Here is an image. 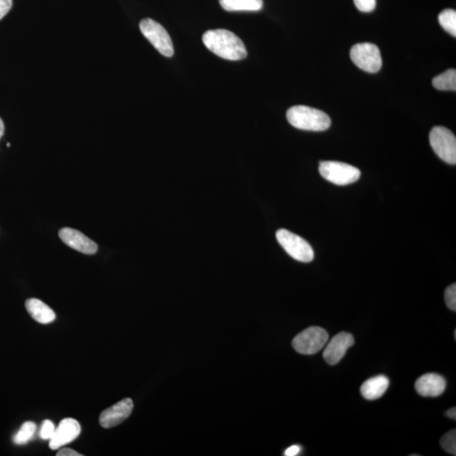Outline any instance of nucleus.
Returning a JSON list of instances; mask_svg holds the SVG:
<instances>
[{
  "label": "nucleus",
  "mask_w": 456,
  "mask_h": 456,
  "mask_svg": "<svg viewBox=\"0 0 456 456\" xmlns=\"http://www.w3.org/2000/svg\"><path fill=\"white\" fill-rule=\"evenodd\" d=\"M202 40L210 51L224 60L238 61L247 56V49L243 41L230 30H209L204 33Z\"/></svg>",
  "instance_id": "nucleus-1"
},
{
  "label": "nucleus",
  "mask_w": 456,
  "mask_h": 456,
  "mask_svg": "<svg viewBox=\"0 0 456 456\" xmlns=\"http://www.w3.org/2000/svg\"><path fill=\"white\" fill-rule=\"evenodd\" d=\"M287 119L293 127L309 131H324L331 127L329 115L310 107L299 105L289 108Z\"/></svg>",
  "instance_id": "nucleus-2"
},
{
  "label": "nucleus",
  "mask_w": 456,
  "mask_h": 456,
  "mask_svg": "<svg viewBox=\"0 0 456 456\" xmlns=\"http://www.w3.org/2000/svg\"><path fill=\"white\" fill-rule=\"evenodd\" d=\"M319 170L324 179L340 186L355 183L361 176L359 169L340 161H322Z\"/></svg>",
  "instance_id": "nucleus-3"
},
{
  "label": "nucleus",
  "mask_w": 456,
  "mask_h": 456,
  "mask_svg": "<svg viewBox=\"0 0 456 456\" xmlns=\"http://www.w3.org/2000/svg\"><path fill=\"white\" fill-rule=\"evenodd\" d=\"M140 29L146 40L153 45L162 55L172 57L175 53L171 37L167 30L159 23L152 19L146 18L140 23Z\"/></svg>",
  "instance_id": "nucleus-4"
},
{
  "label": "nucleus",
  "mask_w": 456,
  "mask_h": 456,
  "mask_svg": "<svg viewBox=\"0 0 456 456\" xmlns=\"http://www.w3.org/2000/svg\"><path fill=\"white\" fill-rule=\"evenodd\" d=\"M277 239L290 256L300 262L314 260L315 253L309 243L299 235L286 229L277 231Z\"/></svg>",
  "instance_id": "nucleus-5"
},
{
  "label": "nucleus",
  "mask_w": 456,
  "mask_h": 456,
  "mask_svg": "<svg viewBox=\"0 0 456 456\" xmlns=\"http://www.w3.org/2000/svg\"><path fill=\"white\" fill-rule=\"evenodd\" d=\"M329 340L323 328L313 326L301 332L292 341L293 349L304 355H313L322 350Z\"/></svg>",
  "instance_id": "nucleus-6"
},
{
  "label": "nucleus",
  "mask_w": 456,
  "mask_h": 456,
  "mask_svg": "<svg viewBox=\"0 0 456 456\" xmlns=\"http://www.w3.org/2000/svg\"><path fill=\"white\" fill-rule=\"evenodd\" d=\"M430 145L439 158L447 164H456V138L450 130L436 126L430 134Z\"/></svg>",
  "instance_id": "nucleus-7"
},
{
  "label": "nucleus",
  "mask_w": 456,
  "mask_h": 456,
  "mask_svg": "<svg viewBox=\"0 0 456 456\" xmlns=\"http://www.w3.org/2000/svg\"><path fill=\"white\" fill-rule=\"evenodd\" d=\"M351 60L358 68L369 73H377L382 67L380 49L376 44L363 42L353 46L350 53Z\"/></svg>",
  "instance_id": "nucleus-8"
},
{
  "label": "nucleus",
  "mask_w": 456,
  "mask_h": 456,
  "mask_svg": "<svg viewBox=\"0 0 456 456\" xmlns=\"http://www.w3.org/2000/svg\"><path fill=\"white\" fill-rule=\"evenodd\" d=\"M133 409V401L130 398H125L111 407L104 410L100 415V425L104 428L118 426L131 415Z\"/></svg>",
  "instance_id": "nucleus-9"
},
{
  "label": "nucleus",
  "mask_w": 456,
  "mask_h": 456,
  "mask_svg": "<svg viewBox=\"0 0 456 456\" xmlns=\"http://www.w3.org/2000/svg\"><path fill=\"white\" fill-rule=\"evenodd\" d=\"M353 335L347 333V332L343 331L335 335L324 349L323 353L324 360L330 365H337L346 355L347 351L353 347Z\"/></svg>",
  "instance_id": "nucleus-10"
},
{
  "label": "nucleus",
  "mask_w": 456,
  "mask_h": 456,
  "mask_svg": "<svg viewBox=\"0 0 456 456\" xmlns=\"http://www.w3.org/2000/svg\"><path fill=\"white\" fill-rule=\"evenodd\" d=\"M81 431L78 421L74 419H64L54 431L52 438L49 439V447L53 450L60 449L62 446L74 441L78 438Z\"/></svg>",
  "instance_id": "nucleus-11"
},
{
  "label": "nucleus",
  "mask_w": 456,
  "mask_h": 456,
  "mask_svg": "<svg viewBox=\"0 0 456 456\" xmlns=\"http://www.w3.org/2000/svg\"><path fill=\"white\" fill-rule=\"evenodd\" d=\"M60 238L65 245L71 249L79 251L85 254H95L98 247L94 241L91 240L86 235L73 228L64 227L60 231Z\"/></svg>",
  "instance_id": "nucleus-12"
},
{
  "label": "nucleus",
  "mask_w": 456,
  "mask_h": 456,
  "mask_svg": "<svg viewBox=\"0 0 456 456\" xmlns=\"http://www.w3.org/2000/svg\"><path fill=\"white\" fill-rule=\"evenodd\" d=\"M415 388L420 396L437 397L442 395L446 389L444 378L437 374H426L416 380Z\"/></svg>",
  "instance_id": "nucleus-13"
},
{
  "label": "nucleus",
  "mask_w": 456,
  "mask_h": 456,
  "mask_svg": "<svg viewBox=\"0 0 456 456\" xmlns=\"http://www.w3.org/2000/svg\"><path fill=\"white\" fill-rule=\"evenodd\" d=\"M26 308L34 320L42 324L52 323L56 318L55 313L47 304L37 299L26 300Z\"/></svg>",
  "instance_id": "nucleus-14"
},
{
  "label": "nucleus",
  "mask_w": 456,
  "mask_h": 456,
  "mask_svg": "<svg viewBox=\"0 0 456 456\" xmlns=\"http://www.w3.org/2000/svg\"><path fill=\"white\" fill-rule=\"evenodd\" d=\"M389 385V378L385 376L370 378L361 386V393L367 400H377L385 395Z\"/></svg>",
  "instance_id": "nucleus-15"
},
{
  "label": "nucleus",
  "mask_w": 456,
  "mask_h": 456,
  "mask_svg": "<svg viewBox=\"0 0 456 456\" xmlns=\"http://www.w3.org/2000/svg\"><path fill=\"white\" fill-rule=\"evenodd\" d=\"M220 5L227 11H258L264 6L263 0H219Z\"/></svg>",
  "instance_id": "nucleus-16"
},
{
  "label": "nucleus",
  "mask_w": 456,
  "mask_h": 456,
  "mask_svg": "<svg viewBox=\"0 0 456 456\" xmlns=\"http://www.w3.org/2000/svg\"><path fill=\"white\" fill-rule=\"evenodd\" d=\"M432 86L440 91L456 90V71L451 69L444 72L443 74L436 76L432 80Z\"/></svg>",
  "instance_id": "nucleus-17"
},
{
  "label": "nucleus",
  "mask_w": 456,
  "mask_h": 456,
  "mask_svg": "<svg viewBox=\"0 0 456 456\" xmlns=\"http://www.w3.org/2000/svg\"><path fill=\"white\" fill-rule=\"evenodd\" d=\"M37 431V425L33 422H26L21 425L20 430L13 437V442L17 446L28 443Z\"/></svg>",
  "instance_id": "nucleus-18"
},
{
  "label": "nucleus",
  "mask_w": 456,
  "mask_h": 456,
  "mask_svg": "<svg viewBox=\"0 0 456 456\" xmlns=\"http://www.w3.org/2000/svg\"><path fill=\"white\" fill-rule=\"evenodd\" d=\"M440 26L452 36L456 37V12L455 10L447 9L439 15Z\"/></svg>",
  "instance_id": "nucleus-19"
},
{
  "label": "nucleus",
  "mask_w": 456,
  "mask_h": 456,
  "mask_svg": "<svg viewBox=\"0 0 456 456\" xmlns=\"http://www.w3.org/2000/svg\"><path fill=\"white\" fill-rule=\"evenodd\" d=\"M440 444L448 453L456 455V430H450L440 439Z\"/></svg>",
  "instance_id": "nucleus-20"
},
{
  "label": "nucleus",
  "mask_w": 456,
  "mask_h": 456,
  "mask_svg": "<svg viewBox=\"0 0 456 456\" xmlns=\"http://www.w3.org/2000/svg\"><path fill=\"white\" fill-rule=\"evenodd\" d=\"M444 300L446 304L451 310H456V285L452 284L448 287L444 292Z\"/></svg>",
  "instance_id": "nucleus-21"
},
{
  "label": "nucleus",
  "mask_w": 456,
  "mask_h": 456,
  "mask_svg": "<svg viewBox=\"0 0 456 456\" xmlns=\"http://www.w3.org/2000/svg\"><path fill=\"white\" fill-rule=\"evenodd\" d=\"M56 428L52 421L44 420L42 423L40 437L42 439L49 440L52 438Z\"/></svg>",
  "instance_id": "nucleus-22"
},
{
  "label": "nucleus",
  "mask_w": 456,
  "mask_h": 456,
  "mask_svg": "<svg viewBox=\"0 0 456 456\" xmlns=\"http://www.w3.org/2000/svg\"><path fill=\"white\" fill-rule=\"evenodd\" d=\"M356 7L362 12H372L376 7V0H353Z\"/></svg>",
  "instance_id": "nucleus-23"
},
{
  "label": "nucleus",
  "mask_w": 456,
  "mask_h": 456,
  "mask_svg": "<svg viewBox=\"0 0 456 456\" xmlns=\"http://www.w3.org/2000/svg\"><path fill=\"white\" fill-rule=\"evenodd\" d=\"M13 6V0H0V20L10 12Z\"/></svg>",
  "instance_id": "nucleus-24"
},
{
  "label": "nucleus",
  "mask_w": 456,
  "mask_h": 456,
  "mask_svg": "<svg viewBox=\"0 0 456 456\" xmlns=\"http://www.w3.org/2000/svg\"><path fill=\"white\" fill-rule=\"evenodd\" d=\"M301 450V447L299 446H292L289 447L288 449L286 450L284 455L286 456H296L299 455Z\"/></svg>",
  "instance_id": "nucleus-25"
},
{
  "label": "nucleus",
  "mask_w": 456,
  "mask_h": 456,
  "mask_svg": "<svg viewBox=\"0 0 456 456\" xmlns=\"http://www.w3.org/2000/svg\"><path fill=\"white\" fill-rule=\"evenodd\" d=\"M57 456H82L76 452L74 450L69 449V448H64L59 451V453H57Z\"/></svg>",
  "instance_id": "nucleus-26"
},
{
  "label": "nucleus",
  "mask_w": 456,
  "mask_h": 456,
  "mask_svg": "<svg viewBox=\"0 0 456 456\" xmlns=\"http://www.w3.org/2000/svg\"><path fill=\"white\" fill-rule=\"evenodd\" d=\"M446 414L448 417H449V419L455 420V419H456V408L454 407L450 408V410H448Z\"/></svg>",
  "instance_id": "nucleus-27"
},
{
  "label": "nucleus",
  "mask_w": 456,
  "mask_h": 456,
  "mask_svg": "<svg viewBox=\"0 0 456 456\" xmlns=\"http://www.w3.org/2000/svg\"><path fill=\"white\" fill-rule=\"evenodd\" d=\"M3 132H5V125H3L2 119H0V139L3 137Z\"/></svg>",
  "instance_id": "nucleus-28"
}]
</instances>
